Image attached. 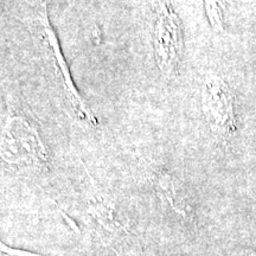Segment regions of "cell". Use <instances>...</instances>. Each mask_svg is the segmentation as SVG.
I'll return each mask as SVG.
<instances>
[{"mask_svg": "<svg viewBox=\"0 0 256 256\" xmlns=\"http://www.w3.org/2000/svg\"><path fill=\"white\" fill-rule=\"evenodd\" d=\"M177 19L162 11L153 28V46L159 69L165 76H171L177 69L182 52V36Z\"/></svg>", "mask_w": 256, "mask_h": 256, "instance_id": "obj_2", "label": "cell"}, {"mask_svg": "<svg viewBox=\"0 0 256 256\" xmlns=\"http://www.w3.org/2000/svg\"><path fill=\"white\" fill-rule=\"evenodd\" d=\"M88 215L98 236L106 243H118L130 238V229L122 223L116 206L104 192L92 188L87 200Z\"/></svg>", "mask_w": 256, "mask_h": 256, "instance_id": "obj_1", "label": "cell"}, {"mask_svg": "<svg viewBox=\"0 0 256 256\" xmlns=\"http://www.w3.org/2000/svg\"><path fill=\"white\" fill-rule=\"evenodd\" d=\"M0 256H50L46 254H38V252H28L25 249L12 248L5 244L4 242H0Z\"/></svg>", "mask_w": 256, "mask_h": 256, "instance_id": "obj_4", "label": "cell"}, {"mask_svg": "<svg viewBox=\"0 0 256 256\" xmlns=\"http://www.w3.org/2000/svg\"><path fill=\"white\" fill-rule=\"evenodd\" d=\"M156 196L168 209L180 218H186V202L182 197L178 179L166 170H159L153 179Z\"/></svg>", "mask_w": 256, "mask_h": 256, "instance_id": "obj_3", "label": "cell"}]
</instances>
